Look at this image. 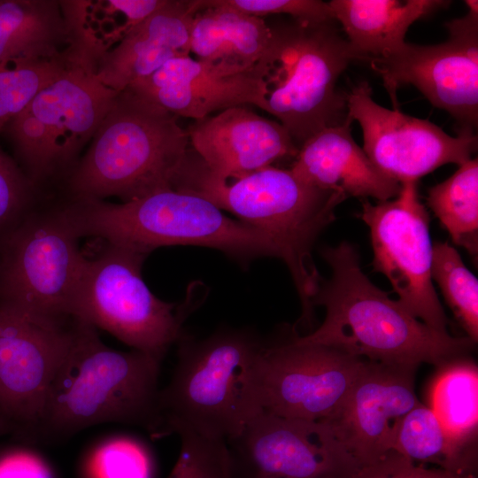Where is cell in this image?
<instances>
[{"instance_id": "cell-11", "label": "cell", "mask_w": 478, "mask_h": 478, "mask_svg": "<svg viewBox=\"0 0 478 478\" xmlns=\"http://www.w3.org/2000/svg\"><path fill=\"white\" fill-rule=\"evenodd\" d=\"M467 13L445 24L447 41L436 45L405 42L387 55L369 59L397 108V89L411 84L459 126L474 134L478 120V2L465 1Z\"/></svg>"}, {"instance_id": "cell-16", "label": "cell", "mask_w": 478, "mask_h": 478, "mask_svg": "<svg viewBox=\"0 0 478 478\" xmlns=\"http://www.w3.org/2000/svg\"><path fill=\"white\" fill-rule=\"evenodd\" d=\"M417 369L366 360L341 407L326 420L361 466L393 450L402 419L420 402Z\"/></svg>"}, {"instance_id": "cell-14", "label": "cell", "mask_w": 478, "mask_h": 478, "mask_svg": "<svg viewBox=\"0 0 478 478\" xmlns=\"http://www.w3.org/2000/svg\"><path fill=\"white\" fill-rule=\"evenodd\" d=\"M227 444L239 478H350L361 467L326 420L259 411Z\"/></svg>"}, {"instance_id": "cell-33", "label": "cell", "mask_w": 478, "mask_h": 478, "mask_svg": "<svg viewBox=\"0 0 478 478\" xmlns=\"http://www.w3.org/2000/svg\"><path fill=\"white\" fill-rule=\"evenodd\" d=\"M90 478H151L152 462L145 447L129 437L99 445L89 462Z\"/></svg>"}, {"instance_id": "cell-20", "label": "cell", "mask_w": 478, "mask_h": 478, "mask_svg": "<svg viewBox=\"0 0 478 478\" xmlns=\"http://www.w3.org/2000/svg\"><path fill=\"white\" fill-rule=\"evenodd\" d=\"M204 3L166 0L101 58L96 68V79L120 92L169 60L190 55L192 23Z\"/></svg>"}, {"instance_id": "cell-19", "label": "cell", "mask_w": 478, "mask_h": 478, "mask_svg": "<svg viewBox=\"0 0 478 478\" xmlns=\"http://www.w3.org/2000/svg\"><path fill=\"white\" fill-rule=\"evenodd\" d=\"M195 153L214 174L233 177L296 157L298 146L277 121L245 105L196 120L187 131Z\"/></svg>"}, {"instance_id": "cell-26", "label": "cell", "mask_w": 478, "mask_h": 478, "mask_svg": "<svg viewBox=\"0 0 478 478\" xmlns=\"http://www.w3.org/2000/svg\"><path fill=\"white\" fill-rule=\"evenodd\" d=\"M429 402V407L456 449L469 460L476 462V365L460 358L442 366L431 383Z\"/></svg>"}, {"instance_id": "cell-32", "label": "cell", "mask_w": 478, "mask_h": 478, "mask_svg": "<svg viewBox=\"0 0 478 478\" xmlns=\"http://www.w3.org/2000/svg\"><path fill=\"white\" fill-rule=\"evenodd\" d=\"M41 189L0 148V243L39 206Z\"/></svg>"}, {"instance_id": "cell-6", "label": "cell", "mask_w": 478, "mask_h": 478, "mask_svg": "<svg viewBox=\"0 0 478 478\" xmlns=\"http://www.w3.org/2000/svg\"><path fill=\"white\" fill-rule=\"evenodd\" d=\"M168 385L159 393L157 436L191 431L235 439L258 412L253 401L252 374L265 343L253 331L223 328L204 339L184 333Z\"/></svg>"}, {"instance_id": "cell-5", "label": "cell", "mask_w": 478, "mask_h": 478, "mask_svg": "<svg viewBox=\"0 0 478 478\" xmlns=\"http://www.w3.org/2000/svg\"><path fill=\"white\" fill-rule=\"evenodd\" d=\"M189 143L177 116L125 89L66 179L67 199L128 202L172 189Z\"/></svg>"}, {"instance_id": "cell-35", "label": "cell", "mask_w": 478, "mask_h": 478, "mask_svg": "<svg viewBox=\"0 0 478 478\" xmlns=\"http://www.w3.org/2000/svg\"><path fill=\"white\" fill-rule=\"evenodd\" d=\"M350 478H475L473 474L453 473L442 468L416 465L395 451L377 461L362 466Z\"/></svg>"}, {"instance_id": "cell-9", "label": "cell", "mask_w": 478, "mask_h": 478, "mask_svg": "<svg viewBox=\"0 0 478 478\" xmlns=\"http://www.w3.org/2000/svg\"><path fill=\"white\" fill-rule=\"evenodd\" d=\"M79 239L62 204L36 207L0 243V306L72 318L85 259Z\"/></svg>"}, {"instance_id": "cell-22", "label": "cell", "mask_w": 478, "mask_h": 478, "mask_svg": "<svg viewBox=\"0 0 478 478\" xmlns=\"http://www.w3.org/2000/svg\"><path fill=\"white\" fill-rule=\"evenodd\" d=\"M272 30L263 18L205 0L191 28L190 53L230 73L252 69L266 51Z\"/></svg>"}, {"instance_id": "cell-17", "label": "cell", "mask_w": 478, "mask_h": 478, "mask_svg": "<svg viewBox=\"0 0 478 478\" xmlns=\"http://www.w3.org/2000/svg\"><path fill=\"white\" fill-rule=\"evenodd\" d=\"M127 89L177 117L196 120L246 104L266 109V88L256 66L230 73L190 55L169 60Z\"/></svg>"}, {"instance_id": "cell-13", "label": "cell", "mask_w": 478, "mask_h": 478, "mask_svg": "<svg viewBox=\"0 0 478 478\" xmlns=\"http://www.w3.org/2000/svg\"><path fill=\"white\" fill-rule=\"evenodd\" d=\"M73 322L0 306V415L15 431L37 432Z\"/></svg>"}, {"instance_id": "cell-4", "label": "cell", "mask_w": 478, "mask_h": 478, "mask_svg": "<svg viewBox=\"0 0 478 478\" xmlns=\"http://www.w3.org/2000/svg\"><path fill=\"white\" fill-rule=\"evenodd\" d=\"M62 204L80 238H102L147 256L162 246L196 245L219 250L243 265L261 257L281 259L266 234L191 192L167 189L121 204L66 199Z\"/></svg>"}, {"instance_id": "cell-34", "label": "cell", "mask_w": 478, "mask_h": 478, "mask_svg": "<svg viewBox=\"0 0 478 478\" xmlns=\"http://www.w3.org/2000/svg\"><path fill=\"white\" fill-rule=\"evenodd\" d=\"M226 7L260 17L285 14L307 21L335 20L328 3L320 0H218Z\"/></svg>"}, {"instance_id": "cell-15", "label": "cell", "mask_w": 478, "mask_h": 478, "mask_svg": "<svg viewBox=\"0 0 478 478\" xmlns=\"http://www.w3.org/2000/svg\"><path fill=\"white\" fill-rule=\"evenodd\" d=\"M347 115L363 133V150L385 175L398 181H417L445 164L459 166L477 149L475 134L451 136L434 123L389 110L372 97L367 81L346 95Z\"/></svg>"}, {"instance_id": "cell-27", "label": "cell", "mask_w": 478, "mask_h": 478, "mask_svg": "<svg viewBox=\"0 0 478 478\" xmlns=\"http://www.w3.org/2000/svg\"><path fill=\"white\" fill-rule=\"evenodd\" d=\"M428 204L453 243L473 258L478 252V160L459 166L447 180L429 189Z\"/></svg>"}, {"instance_id": "cell-21", "label": "cell", "mask_w": 478, "mask_h": 478, "mask_svg": "<svg viewBox=\"0 0 478 478\" xmlns=\"http://www.w3.org/2000/svg\"><path fill=\"white\" fill-rule=\"evenodd\" d=\"M348 120L327 127L298 148L289 168L304 182L347 198L372 197L378 202L396 197L401 184L382 173L351 135Z\"/></svg>"}, {"instance_id": "cell-10", "label": "cell", "mask_w": 478, "mask_h": 478, "mask_svg": "<svg viewBox=\"0 0 478 478\" xmlns=\"http://www.w3.org/2000/svg\"><path fill=\"white\" fill-rule=\"evenodd\" d=\"M365 361L335 348L300 343L295 335L265 343L252 374L256 408L286 418L328 420L343 405Z\"/></svg>"}, {"instance_id": "cell-28", "label": "cell", "mask_w": 478, "mask_h": 478, "mask_svg": "<svg viewBox=\"0 0 478 478\" xmlns=\"http://www.w3.org/2000/svg\"><path fill=\"white\" fill-rule=\"evenodd\" d=\"M392 451L413 463L434 464L453 473L475 475L476 462L456 449L433 410L421 402L402 419Z\"/></svg>"}, {"instance_id": "cell-2", "label": "cell", "mask_w": 478, "mask_h": 478, "mask_svg": "<svg viewBox=\"0 0 478 478\" xmlns=\"http://www.w3.org/2000/svg\"><path fill=\"white\" fill-rule=\"evenodd\" d=\"M321 254L331 276L320 281L312 305L325 308V319L314 331L295 334L298 342L329 346L368 361L417 367L422 363L442 367L474 346L467 336L429 328L390 299L362 272L351 243L324 248Z\"/></svg>"}, {"instance_id": "cell-37", "label": "cell", "mask_w": 478, "mask_h": 478, "mask_svg": "<svg viewBox=\"0 0 478 478\" xmlns=\"http://www.w3.org/2000/svg\"><path fill=\"white\" fill-rule=\"evenodd\" d=\"M15 431L14 427L4 418L0 416V436Z\"/></svg>"}, {"instance_id": "cell-23", "label": "cell", "mask_w": 478, "mask_h": 478, "mask_svg": "<svg viewBox=\"0 0 478 478\" xmlns=\"http://www.w3.org/2000/svg\"><path fill=\"white\" fill-rule=\"evenodd\" d=\"M334 19L359 60L381 58L400 48L418 19L448 6L442 0H332Z\"/></svg>"}, {"instance_id": "cell-3", "label": "cell", "mask_w": 478, "mask_h": 478, "mask_svg": "<svg viewBox=\"0 0 478 478\" xmlns=\"http://www.w3.org/2000/svg\"><path fill=\"white\" fill-rule=\"evenodd\" d=\"M69 350L50 387L37 432L66 438L91 426L136 425L157 436L162 359L114 350L96 328L73 318Z\"/></svg>"}, {"instance_id": "cell-1", "label": "cell", "mask_w": 478, "mask_h": 478, "mask_svg": "<svg viewBox=\"0 0 478 478\" xmlns=\"http://www.w3.org/2000/svg\"><path fill=\"white\" fill-rule=\"evenodd\" d=\"M172 188L198 195L269 236L279 247L301 305L300 326L313 322L312 298L322 280L312 256L315 240L335 219L347 197L311 186L290 169L272 166L233 177H220L194 150L187 155Z\"/></svg>"}, {"instance_id": "cell-24", "label": "cell", "mask_w": 478, "mask_h": 478, "mask_svg": "<svg viewBox=\"0 0 478 478\" xmlns=\"http://www.w3.org/2000/svg\"><path fill=\"white\" fill-rule=\"evenodd\" d=\"M70 27L56 0H0V65L66 59L76 64Z\"/></svg>"}, {"instance_id": "cell-18", "label": "cell", "mask_w": 478, "mask_h": 478, "mask_svg": "<svg viewBox=\"0 0 478 478\" xmlns=\"http://www.w3.org/2000/svg\"><path fill=\"white\" fill-rule=\"evenodd\" d=\"M118 93L100 82L93 70L75 65L27 105L48 133L55 179L65 181L77 165Z\"/></svg>"}, {"instance_id": "cell-8", "label": "cell", "mask_w": 478, "mask_h": 478, "mask_svg": "<svg viewBox=\"0 0 478 478\" xmlns=\"http://www.w3.org/2000/svg\"><path fill=\"white\" fill-rule=\"evenodd\" d=\"M146 257L108 243L95 258L85 257L71 316L162 359L197 302L191 293L181 305L157 297L142 277Z\"/></svg>"}, {"instance_id": "cell-25", "label": "cell", "mask_w": 478, "mask_h": 478, "mask_svg": "<svg viewBox=\"0 0 478 478\" xmlns=\"http://www.w3.org/2000/svg\"><path fill=\"white\" fill-rule=\"evenodd\" d=\"M166 0L60 1L78 60L96 73L101 58Z\"/></svg>"}, {"instance_id": "cell-30", "label": "cell", "mask_w": 478, "mask_h": 478, "mask_svg": "<svg viewBox=\"0 0 478 478\" xmlns=\"http://www.w3.org/2000/svg\"><path fill=\"white\" fill-rule=\"evenodd\" d=\"M75 65L66 59L16 60L0 65V131L42 89Z\"/></svg>"}, {"instance_id": "cell-36", "label": "cell", "mask_w": 478, "mask_h": 478, "mask_svg": "<svg viewBox=\"0 0 478 478\" xmlns=\"http://www.w3.org/2000/svg\"><path fill=\"white\" fill-rule=\"evenodd\" d=\"M0 478H51V474L37 456L18 451L0 457Z\"/></svg>"}, {"instance_id": "cell-12", "label": "cell", "mask_w": 478, "mask_h": 478, "mask_svg": "<svg viewBox=\"0 0 478 478\" xmlns=\"http://www.w3.org/2000/svg\"><path fill=\"white\" fill-rule=\"evenodd\" d=\"M360 219L370 229L373 266L389 281L398 303L429 328L448 333V320L433 285L429 215L417 181L401 183L393 199L364 200Z\"/></svg>"}, {"instance_id": "cell-7", "label": "cell", "mask_w": 478, "mask_h": 478, "mask_svg": "<svg viewBox=\"0 0 478 478\" xmlns=\"http://www.w3.org/2000/svg\"><path fill=\"white\" fill-rule=\"evenodd\" d=\"M335 22L291 18L270 25L269 44L256 64L266 88L265 111L298 148L320 130L348 120L346 95L337 82L359 58Z\"/></svg>"}, {"instance_id": "cell-29", "label": "cell", "mask_w": 478, "mask_h": 478, "mask_svg": "<svg viewBox=\"0 0 478 478\" xmlns=\"http://www.w3.org/2000/svg\"><path fill=\"white\" fill-rule=\"evenodd\" d=\"M432 279L456 319L474 343L478 339V281L447 242L433 244Z\"/></svg>"}, {"instance_id": "cell-38", "label": "cell", "mask_w": 478, "mask_h": 478, "mask_svg": "<svg viewBox=\"0 0 478 478\" xmlns=\"http://www.w3.org/2000/svg\"><path fill=\"white\" fill-rule=\"evenodd\" d=\"M1 416V415H0ZM2 417V416H1Z\"/></svg>"}, {"instance_id": "cell-31", "label": "cell", "mask_w": 478, "mask_h": 478, "mask_svg": "<svg viewBox=\"0 0 478 478\" xmlns=\"http://www.w3.org/2000/svg\"><path fill=\"white\" fill-rule=\"evenodd\" d=\"M178 435L180 453L168 478H239L225 440L187 430Z\"/></svg>"}]
</instances>
